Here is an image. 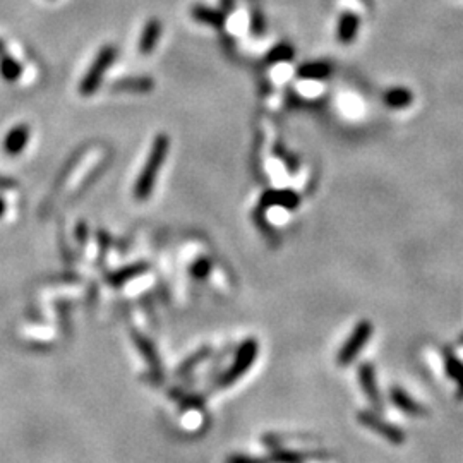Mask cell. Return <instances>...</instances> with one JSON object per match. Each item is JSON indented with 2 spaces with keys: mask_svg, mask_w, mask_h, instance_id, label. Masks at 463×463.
Returning <instances> with one entry per match:
<instances>
[{
  "mask_svg": "<svg viewBox=\"0 0 463 463\" xmlns=\"http://www.w3.org/2000/svg\"><path fill=\"white\" fill-rule=\"evenodd\" d=\"M168 150H170V139L165 134H158L154 137L153 144H151V150L147 153L146 161H144L143 170L139 171L136 178V184H134V198L136 201H146L150 199L151 192H153L154 185H156V178L160 175L161 167L165 163V158H167Z\"/></svg>",
  "mask_w": 463,
  "mask_h": 463,
  "instance_id": "obj_1",
  "label": "cell"
},
{
  "mask_svg": "<svg viewBox=\"0 0 463 463\" xmlns=\"http://www.w3.org/2000/svg\"><path fill=\"white\" fill-rule=\"evenodd\" d=\"M117 54H119V51H117V47H113V45H105V47L96 54L95 60L91 62L88 72H86L84 78L81 79V84H79V93H81L82 96H91L98 91L106 71H108L110 65L115 62Z\"/></svg>",
  "mask_w": 463,
  "mask_h": 463,
  "instance_id": "obj_2",
  "label": "cell"
},
{
  "mask_svg": "<svg viewBox=\"0 0 463 463\" xmlns=\"http://www.w3.org/2000/svg\"><path fill=\"white\" fill-rule=\"evenodd\" d=\"M257 352H259V345L254 338H247L246 342L240 343L239 350L235 353V359H233L232 366L226 369V372L219 377L218 386L219 388H226L230 384H233L235 381H239L247 370L252 367L254 360H256Z\"/></svg>",
  "mask_w": 463,
  "mask_h": 463,
  "instance_id": "obj_3",
  "label": "cell"
},
{
  "mask_svg": "<svg viewBox=\"0 0 463 463\" xmlns=\"http://www.w3.org/2000/svg\"><path fill=\"white\" fill-rule=\"evenodd\" d=\"M370 335H372V324H370L369 321L364 319V321L357 322L355 328L352 329L350 336L345 340L342 348H340L338 355H336V362H338V366H342V367L350 366V364L357 359V355L362 352L366 343L369 342Z\"/></svg>",
  "mask_w": 463,
  "mask_h": 463,
  "instance_id": "obj_4",
  "label": "cell"
},
{
  "mask_svg": "<svg viewBox=\"0 0 463 463\" xmlns=\"http://www.w3.org/2000/svg\"><path fill=\"white\" fill-rule=\"evenodd\" d=\"M359 422L360 424H364L366 427H369L370 431H374L376 434H379L381 438H384L386 441H390L391 444H403L405 439H407V436H405V432L401 431L400 427H396L394 424H390V422H386L384 418H381L379 415L374 414V412H359Z\"/></svg>",
  "mask_w": 463,
  "mask_h": 463,
  "instance_id": "obj_5",
  "label": "cell"
},
{
  "mask_svg": "<svg viewBox=\"0 0 463 463\" xmlns=\"http://www.w3.org/2000/svg\"><path fill=\"white\" fill-rule=\"evenodd\" d=\"M357 372H359L360 386H362L366 396L369 398L370 405H372L377 412H381L383 410V398H381L379 388H377L376 369H374L369 362H366V364H360Z\"/></svg>",
  "mask_w": 463,
  "mask_h": 463,
  "instance_id": "obj_6",
  "label": "cell"
},
{
  "mask_svg": "<svg viewBox=\"0 0 463 463\" xmlns=\"http://www.w3.org/2000/svg\"><path fill=\"white\" fill-rule=\"evenodd\" d=\"M390 400L393 401L394 407L398 410H401L403 414L410 415V417H425L427 415V410L418 403L415 398H412L403 388L400 386H393L390 390Z\"/></svg>",
  "mask_w": 463,
  "mask_h": 463,
  "instance_id": "obj_7",
  "label": "cell"
},
{
  "mask_svg": "<svg viewBox=\"0 0 463 463\" xmlns=\"http://www.w3.org/2000/svg\"><path fill=\"white\" fill-rule=\"evenodd\" d=\"M300 202L297 192L290 191V189H280V191H266L261 195V206L264 208H273V206H280V208L295 209Z\"/></svg>",
  "mask_w": 463,
  "mask_h": 463,
  "instance_id": "obj_8",
  "label": "cell"
},
{
  "mask_svg": "<svg viewBox=\"0 0 463 463\" xmlns=\"http://www.w3.org/2000/svg\"><path fill=\"white\" fill-rule=\"evenodd\" d=\"M161 31H163V26H161L160 19L153 17V19L147 21L143 33H141V36H139V45H137L139 54L150 55L151 51L156 48L158 41H160V36H161Z\"/></svg>",
  "mask_w": 463,
  "mask_h": 463,
  "instance_id": "obj_9",
  "label": "cell"
},
{
  "mask_svg": "<svg viewBox=\"0 0 463 463\" xmlns=\"http://www.w3.org/2000/svg\"><path fill=\"white\" fill-rule=\"evenodd\" d=\"M360 17L355 12H343L338 19V27H336V38L342 45H350L355 40L357 33H359Z\"/></svg>",
  "mask_w": 463,
  "mask_h": 463,
  "instance_id": "obj_10",
  "label": "cell"
},
{
  "mask_svg": "<svg viewBox=\"0 0 463 463\" xmlns=\"http://www.w3.org/2000/svg\"><path fill=\"white\" fill-rule=\"evenodd\" d=\"M29 134L31 130L26 123H19L12 130H9V134L5 136V141H3L5 153L10 154V156H17L26 147L27 141H29Z\"/></svg>",
  "mask_w": 463,
  "mask_h": 463,
  "instance_id": "obj_11",
  "label": "cell"
},
{
  "mask_svg": "<svg viewBox=\"0 0 463 463\" xmlns=\"http://www.w3.org/2000/svg\"><path fill=\"white\" fill-rule=\"evenodd\" d=\"M147 271V264L146 263H134V264H127V266L120 268V270L113 271V273L108 274L106 281L113 287H120V285L127 283V281L134 280V278L141 276Z\"/></svg>",
  "mask_w": 463,
  "mask_h": 463,
  "instance_id": "obj_12",
  "label": "cell"
},
{
  "mask_svg": "<svg viewBox=\"0 0 463 463\" xmlns=\"http://www.w3.org/2000/svg\"><path fill=\"white\" fill-rule=\"evenodd\" d=\"M154 88V81L147 75H136V78H123L119 79L112 89L115 91H129V93H150Z\"/></svg>",
  "mask_w": 463,
  "mask_h": 463,
  "instance_id": "obj_13",
  "label": "cell"
},
{
  "mask_svg": "<svg viewBox=\"0 0 463 463\" xmlns=\"http://www.w3.org/2000/svg\"><path fill=\"white\" fill-rule=\"evenodd\" d=\"M192 19L199 21L202 24H209V26L219 27L225 24V14L218 9H213V7L201 5V3H195L191 9Z\"/></svg>",
  "mask_w": 463,
  "mask_h": 463,
  "instance_id": "obj_14",
  "label": "cell"
},
{
  "mask_svg": "<svg viewBox=\"0 0 463 463\" xmlns=\"http://www.w3.org/2000/svg\"><path fill=\"white\" fill-rule=\"evenodd\" d=\"M414 102V95H412L410 89L407 88H390L388 91H384L383 95V103L386 106L393 110H400V108H407V106L412 105Z\"/></svg>",
  "mask_w": 463,
  "mask_h": 463,
  "instance_id": "obj_15",
  "label": "cell"
},
{
  "mask_svg": "<svg viewBox=\"0 0 463 463\" xmlns=\"http://www.w3.org/2000/svg\"><path fill=\"white\" fill-rule=\"evenodd\" d=\"M331 74V65L328 62H307L297 69L300 79H326Z\"/></svg>",
  "mask_w": 463,
  "mask_h": 463,
  "instance_id": "obj_16",
  "label": "cell"
},
{
  "mask_svg": "<svg viewBox=\"0 0 463 463\" xmlns=\"http://www.w3.org/2000/svg\"><path fill=\"white\" fill-rule=\"evenodd\" d=\"M134 342H136L137 348H139V352L143 353L144 359H146V362L150 364L151 369L154 370V372L160 376L161 374V367H160V359H158V353L156 350H154V346L151 345L150 342H147L144 336H139V335H134Z\"/></svg>",
  "mask_w": 463,
  "mask_h": 463,
  "instance_id": "obj_17",
  "label": "cell"
},
{
  "mask_svg": "<svg viewBox=\"0 0 463 463\" xmlns=\"http://www.w3.org/2000/svg\"><path fill=\"white\" fill-rule=\"evenodd\" d=\"M0 74H2V78L5 79V81L14 82L21 78V74H23V67H21V64L16 58L3 54L0 55Z\"/></svg>",
  "mask_w": 463,
  "mask_h": 463,
  "instance_id": "obj_18",
  "label": "cell"
},
{
  "mask_svg": "<svg viewBox=\"0 0 463 463\" xmlns=\"http://www.w3.org/2000/svg\"><path fill=\"white\" fill-rule=\"evenodd\" d=\"M295 50L288 43H278L268 51L266 62L268 64H280V62H290L294 58Z\"/></svg>",
  "mask_w": 463,
  "mask_h": 463,
  "instance_id": "obj_19",
  "label": "cell"
},
{
  "mask_svg": "<svg viewBox=\"0 0 463 463\" xmlns=\"http://www.w3.org/2000/svg\"><path fill=\"white\" fill-rule=\"evenodd\" d=\"M442 357H444L446 376H448L449 379L456 381V379H458L460 374H462V370H463V362L449 348H446L444 352H442Z\"/></svg>",
  "mask_w": 463,
  "mask_h": 463,
  "instance_id": "obj_20",
  "label": "cell"
},
{
  "mask_svg": "<svg viewBox=\"0 0 463 463\" xmlns=\"http://www.w3.org/2000/svg\"><path fill=\"white\" fill-rule=\"evenodd\" d=\"M189 271H191V276L195 278V280H204L211 273V261H208L206 257H199L191 264Z\"/></svg>",
  "mask_w": 463,
  "mask_h": 463,
  "instance_id": "obj_21",
  "label": "cell"
},
{
  "mask_svg": "<svg viewBox=\"0 0 463 463\" xmlns=\"http://www.w3.org/2000/svg\"><path fill=\"white\" fill-rule=\"evenodd\" d=\"M209 353H211V350H209V348L199 350L198 353H194L192 357H189L187 362H184V366L178 367V374H185V372H189V370H192L195 366H198L199 362H201V360H204L206 357L209 355Z\"/></svg>",
  "mask_w": 463,
  "mask_h": 463,
  "instance_id": "obj_22",
  "label": "cell"
},
{
  "mask_svg": "<svg viewBox=\"0 0 463 463\" xmlns=\"http://www.w3.org/2000/svg\"><path fill=\"white\" fill-rule=\"evenodd\" d=\"M307 458L305 455H298V453H290V451H276L274 453V460L280 463H302Z\"/></svg>",
  "mask_w": 463,
  "mask_h": 463,
  "instance_id": "obj_23",
  "label": "cell"
},
{
  "mask_svg": "<svg viewBox=\"0 0 463 463\" xmlns=\"http://www.w3.org/2000/svg\"><path fill=\"white\" fill-rule=\"evenodd\" d=\"M226 463H268V460L257 458V456L232 455L230 458H226Z\"/></svg>",
  "mask_w": 463,
  "mask_h": 463,
  "instance_id": "obj_24",
  "label": "cell"
},
{
  "mask_svg": "<svg viewBox=\"0 0 463 463\" xmlns=\"http://www.w3.org/2000/svg\"><path fill=\"white\" fill-rule=\"evenodd\" d=\"M250 27L256 34H261L264 29H266V23H264V17L261 16L259 12L252 14V19H250Z\"/></svg>",
  "mask_w": 463,
  "mask_h": 463,
  "instance_id": "obj_25",
  "label": "cell"
},
{
  "mask_svg": "<svg viewBox=\"0 0 463 463\" xmlns=\"http://www.w3.org/2000/svg\"><path fill=\"white\" fill-rule=\"evenodd\" d=\"M16 185L17 184L12 180V178H7V177H2V175H0V189H14Z\"/></svg>",
  "mask_w": 463,
  "mask_h": 463,
  "instance_id": "obj_26",
  "label": "cell"
},
{
  "mask_svg": "<svg viewBox=\"0 0 463 463\" xmlns=\"http://www.w3.org/2000/svg\"><path fill=\"white\" fill-rule=\"evenodd\" d=\"M456 383H458V388H456V398H458V400H463V370L458 376V379H456Z\"/></svg>",
  "mask_w": 463,
  "mask_h": 463,
  "instance_id": "obj_27",
  "label": "cell"
},
{
  "mask_svg": "<svg viewBox=\"0 0 463 463\" xmlns=\"http://www.w3.org/2000/svg\"><path fill=\"white\" fill-rule=\"evenodd\" d=\"M3 213H5V201H3L2 198H0V218L3 216Z\"/></svg>",
  "mask_w": 463,
  "mask_h": 463,
  "instance_id": "obj_28",
  "label": "cell"
},
{
  "mask_svg": "<svg viewBox=\"0 0 463 463\" xmlns=\"http://www.w3.org/2000/svg\"><path fill=\"white\" fill-rule=\"evenodd\" d=\"M3 54H7V51H5V45H3V41L0 40V55H3Z\"/></svg>",
  "mask_w": 463,
  "mask_h": 463,
  "instance_id": "obj_29",
  "label": "cell"
}]
</instances>
